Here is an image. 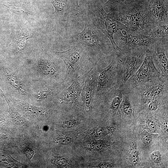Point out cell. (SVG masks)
I'll use <instances>...</instances> for the list:
<instances>
[{"label": "cell", "mask_w": 168, "mask_h": 168, "mask_svg": "<svg viewBox=\"0 0 168 168\" xmlns=\"http://www.w3.org/2000/svg\"><path fill=\"white\" fill-rule=\"evenodd\" d=\"M114 18L123 24L126 31L133 34L149 35L156 25L152 19L147 3L140 0L128 7L111 12Z\"/></svg>", "instance_id": "cell-1"}, {"label": "cell", "mask_w": 168, "mask_h": 168, "mask_svg": "<svg viewBox=\"0 0 168 168\" xmlns=\"http://www.w3.org/2000/svg\"><path fill=\"white\" fill-rule=\"evenodd\" d=\"M84 45H75L63 52L51 51L63 61L66 73L63 81L67 86L76 78L87 73L98 61L91 60Z\"/></svg>", "instance_id": "cell-2"}, {"label": "cell", "mask_w": 168, "mask_h": 168, "mask_svg": "<svg viewBox=\"0 0 168 168\" xmlns=\"http://www.w3.org/2000/svg\"><path fill=\"white\" fill-rule=\"evenodd\" d=\"M111 62L106 67L97 69L96 65L93 68L96 87L95 95L100 96L110 88L122 84V75L120 61L113 52Z\"/></svg>", "instance_id": "cell-3"}, {"label": "cell", "mask_w": 168, "mask_h": 168, "mask_svg": "<svg viewBox=\"0 0 168 168\" xmlns=\"http://www.w3.org/2000/svg\"><path fill=\"white\" fill-rule=\"evenodd\" d=\"M85 24L83 30L76 36L82 44L92 48L100 58L103 55H112V46L106 37L97 28L92 26L85 16Z\"/></svg>", "instance_id": "cell-4"}, {"label": "cell", "mask_w": 168, "mask_h": 168, "mask_svg": "<svg viewBox=\"0 0 168 168\" xmlns=\"http://www.w3.org/2000/svg\"><path fill=\"white\" fill-rule=\"evenodd\" d=\"M94 9L92 16L96 27L110 40L114 50H120L114 41V36L119 30H126V27L114 18L111 12L107 13L100 5L97 4Z\"/></svg>", "instance_id": "cell-5"}, {"label": "cell", "mask_w": 168, "mask_h": 168, "mask_svg": "<svg viewBox=\"0 0 168 168\" xmlns=\"http://www.w3.org/2000/svg\"><path fill=\"white\" fill-rule=\"evenodd\" d=\"M147 47L145 46L126 51H114L121 63L122 84L132 76L139 69L144 59Z\"/></svg>", "instance_id": "cell-6"}, {"label": "cell", "mask_w": 168, "mask_h": 168, "mask_svg": "<svg viewBox=\"0 0 168 168\" xmlns=\"http://www.w3.org/2000/svg\"><path fill=\"white\" fill-rule=\"evenodd\" d=\"M161 74L153 62L151 49L147 47L143 62L138 71L123 85L124 88L131 89L142 84L161 78Z\"/></svg>", "instance_id": "cell-7"}, {"label": "cell", "mask_w": 168, "mask_h": 168, "mask_svg": "<svg viewBox=\"0 0 168 168\" xmlns=\"http://www.w3.org/2000/svg\"><path fill=\"white\" fill-rule=\"evenodd\" d=\"M119 30L115 34L114 41L121 50L126 51L145 46L151 49L154 38L149 35L133 34L124 30Z\"/></svg>", "instance_id": "cell-8"}, {"label": "cell", "mask_w": 168, "mask_h": 168, "mask_svg": "<svg viewBox=\"0 0 168 168\" xmlns=\"http://www.w3.org/2000/svg\"><path fill=\"white\" fill-rule=\"evenodd\" d=\"M131 90L135 96L146 100L168 93V81L161 78L140 84Z\"/></svg>", "instance_id": "cell-9"}, {"label": "cell", "mask_w": 168, "mask_h": 168, "mask_svg": "<svg viewBox=\"0 0 168 168\" xmlns=\"http://www.w3.org/2000/svg\"><path fill=\"white\" fill-rule=\"evenodd\" d=\"M168 49V37L155 38L151 47L154 63L160 70L161 78L166 81H168V61L166 55Z\"/></svg>", "instance_id": "cell-10"}, {"label": "cell", "mask_w": 168, "mask_h": 168, "mask_svg": "<svg viewBox=\"0 0 168 168\" xmlns=\"http://www.w3.org/2000/svg\"><path fill=\"white\" fill-rule=\"evenodd\" d=\"M147 3L150 15L155 24H168V0H149Z\"/></svg>", "instance_id": "cell-11"}, {"label": "cell", "mask_w": 168, "mask_h": 168, "mask_svg": "<svg viewBox=\"0 0 168 168\" xmlns=\"http://www.w3.org/2000/svg\"><path fill=\"white\" fill-rule=\"evenodd\" d=\"M87 73L76 78L68 87L64 89L61 93L60 100L61 102L72 104L77 100L81 96L85 78Z\"/></svg>", "instance_id": "cell-12"}, {"label": "cell", "mask_w": 168, "mask_h": 168, "mask_svg": "<svg viewBox=\"0 0 168 168\" xmlns=\"http://www.w3.org/2000/svg\"><path fill=\"white\" fill-rule=\"evenodd\" d=\"M93 68L90 71L85 77L81 94L84 107L87 110L90 109L96 94V83Z\"/></svg>", "instance_id": "cell-13"}, {"label": "cell", "mask_w": 168, "mask_h": 168, "mask_svg": "<svg viewBox=\"0 0 168 168\" xmlns=\"http://www.w3.org/2000/svg\"><path fill=\"white\" fill-rule=\"evenodd\" d=\"M26 32L22 30L19 31L14 36L9 47L16 51H21L27 45L26 41L30 38Z\"/></svg>", "instance_id": "cell-14"}, {"label": "cell", "mask_w": 168, "mask_h": 168, "mask_svg": "<svg viewBox=\"0 0 168 168\" xmlns=\"http://www.w3.org/2000/svg\"><path fill=\"white\" fill-rule=\"evenodd\" d=\"M140 0H108L105 6L110 12H117L125 9Z\"/></svg>", "instance_id": "cell-15"}, {"label": "cell", "mask_w": 168, "mask_h": 168, "mask_svg": "<svg viewBox=\"0 0 168 168\" xmlns=\"http://www.w3.org/2000/svg\"><path fill=\"white\" fill-rule=\"evenodd\" d=\"M4 6L14 13L27 16L32 15L35 13L33 9L26 3H8Z\"/></svg>", "instance_id": "cell-16"}, {"label": "cell", "mask_w": 168, "mask_h": 168, "mask_svg": "<svg viewBox=\"0 0 168 168\" xmlns=\"http://www.w3.org/2000/svg\"><path fill=\"white\" fill-rule=\"evenodd\" d=\"M0 91L4 97L8 106L9 110L7 112L9 114L13 122L16 124L18 125L21 126H24L25 124V122L23 118L12 107L9 100L5 96L0 88Z\"/></svg>", "instance_id": "cell-17"}, {"label": "cell", "mask_w": 168, "mask_h": 168, "mask_svg": "<svg viewBox=\"0 0 168 168\" xmlns=\"http://www.w3.org/2000/svg\"><path fill=\"white\" fill-rule=\"evenodd\" d=\"M168 24L156 25L150 31L149 35L154 38L168 37Z\"/></svg>", "instance_id": "cell-18"}, {"label": "cell", "mask_w": 168, "mask_h": 168, "mask_svg": "<svg viewBox=\"0 0 168 168\" xmlns=\"http://www.w3.org/2000/svg\"><path fill=\"white\" fill-rule=\"evenodd\" d=\"M6 75L10 84L14 88L19 91L20 92H25L22 87L21 82L18 78L12 73L6 71Z\"/></svg>", "instance_id": "cell-19"}, {"label": "cell", "mask_w": 168, "mask_h": 168, "mask_svg": "<svg viewBox=\"0 0 168 168\" xmlns=\"http://www.w3.org/2000/svg\"><path fill=\"white\" fill-rule=\"evenodd\" d=\"M55 12L63 14L67 10L68 3L67 0H56L51 2Z\"/></svg>", "instance_id": "cell-20"}, {"label": "cell", "mask_w": 168, "mask_h": 168, "mask_svg": "<svg viewBox=\"0 0 168 168\" xmlns=\"http://www.w3.org/2000/svg\"><path fill=\"white\" fill-rule=\"evenodd\" d=\"M23 108L29 113L36 115H43L46 113L45 110L43 109L28 104H23Z\"/></svg>", "instance_id": "cell-21"}, {"label": "cell", "mask_w": 168, "mask_h": 168, "mask_svg": "<svg viewBox=\"0 0 168 168\" xmlns=\"http://www.w3.org/2000/svg\"><path fill=\"white\" fill-rule=\"evenodd\" d=\"M141 140L144 144L149 145L152 141V138L148 132L146 131H144L142 133Z\"/></svg>", "instance_id": "cell-22"}, {"label": "cell", "mask_w": 168, "mask_h": 168, "mask_svg": "<svg viewBox=\"0 0 168 168\" xmlns=\"http://www.w3.org/2000/svg\"><path fill=\"white\" fill-rule=\"evenodd\" d=\"M130 161L132 164L135 165L139 161V152L136 148H133L130 153Z\"/></svg>", "instance_id": "cell-23"}, {"label": "cell", "mask_w": 168, "mask_h": 168, "mask_svg": "<svg viewBox=\"0 0 168 168\" xmlns=\"http://www.w3.org/2000/svg\"><path fill=\"white\" fill-rule=\"evenodd\" d=\"M53 161L54 164L61 166H66L68 164V161L66 159L60 156L54 157Z\"/></svg>", "instance_id": "cell-24"}, {"label": "cell", "mask_w": 168, "mask_h": 168, "mask_svg": "<svg viewBox=\"0 0 168 168\" xmlns=\"http://www.w3.org/2000/svg\"><path fill=\"white\" fill-rule=\"evenodd\" d=\"M150 157L155 163L159 164L161 161V154L159 151H156L153 152L151 154Z\"/></svg>", "instance_id": "cell-25"}, {"label": "cell", "mask_w": 168, "mask_h": 168, "mask_svg": "<svg viewBox=\"0 0 168 168\" xmlns=\"http://www.w3.org/2000/svg\"><path fill=\"white\" fill-rule=\"evenodd\" d=\"M105 144L103 142L96 141L92 143L91 148L94 150L100 151L105 148Z\"/></svg>", "instance_id": "cell-26"}, {"label": "cell", "mask_w": 168, "mask_h": 168, "mask_svg": "<svg viewBox=\"0 0 168 168\" xmlns=\"http://www.w3.org/2000/svg\"><path fill=\"white\" fill-rule=\"evenodd\" d=\"M77 124V122L74 120L65 121L62 124V126L64 128H70L74 127Z\"/></svg>", "instance_id": "cell-27"}, {"label": "cell", "mask_w": 168, "mask_h": 168, "mask_svg": "<svg viewBox=\"0 0 168 168\" xmlns=\"http://www.w3.org/2000/svg\"><path fill=\"white\" fill-rule=\"evenodd\" d=\"M72 141V139L68 137H62L58 139L59 143L62 145H67L70 144Z\"/></svg>", "instance_id": "cell-28"}, {"label": "cell", "mask_w": 168, "mask_h": 168, "mask_svg": "<svg viewBox=\"0 0 168 168\" xmlns=\"http://www.w3.org/2000/svg\"><path fill=\"white\" fill-rule=\"evenodd\" d=\"M147 124L149 129L152 132H155L156 130V126L155 123L153 121L148 119L147 120Z\"/></svg>", "instance_id": "cell-29"}, {"label": "cell", "mask_w": 168, "mask_h": 168, "mask_svg": "<svg viewBox=\"0 0 168 168\" xmlns=\"http://www.w3.org/2000/svg\"><path fill=\"white\" fill-rule=\"evenodd\" d=\"M97 167L100 168H108L112 167V165L110 163L104 162L100 163L97 166Z\"/></svg>", "instance_id": "cell-30"}, {"label": "cell", "mask_w": 168, "mask_h": 168, "mask_svg": "<svg viewBox=\"0 0 168 168\" xmlns=\"http://www.w3.org/2000/svg\"><path fill=\"white\" fill-rule=\"evenodd\" d=\"M34 151L32 149H28L26 151V156L30 162L31 159L34 155Z\"/></svg>", "instance_id": "cell-31"}, {"label": "cell", "mask_w": 168, "mask_h": 168, "mask_svg": "<svg viewBox=\"0 0 168 168\" xmlns=\"http://www.w3.org/2000/svg\"><path fill=\"white\" fill-rule=\"evenodd\" d=\"M104 128L101 127H98L96 130V134L98 136H101L104 132Z\"/></svg>", "instance_id": "cell-32"}, {"label": "cell", "mask_w": 168, "mask_h": 168, "mask_svg": "<svg viewBox=\"0 0 168 168\" xmlns=\"http://www.w3.org/2000/svg\"><path fill=\"white\" fill-rule=\"evenodd\" d=\"M164 129L166 130V131L167 132H168V122L167 121H166L164 124Z\"/></svg>", "instance_id": "cell-33"}, {"label": "cell", "mask_w": 168, "mask_h": 168, "mask_svg": "<svg viewBox=\"0 0 168 168\" xmlns=\"http://www.w3.org/2000/svg\"><path fill=\"white\" fill-rule=\"evenodd\" d=\"M83 1H84V0H83Z\"/></svg>", "instance_id": "cell-34"}]
</instances>
